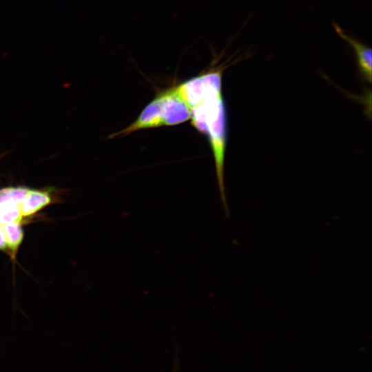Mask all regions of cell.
I'll list each match as a JSON object with an SVG mask.
<instances>
[{
    "label": "cell",
    "mask_w": 372,
    "mask_h": 372,
    "mask_svg": "<svg viewBox=\"0 0 372 372\" xmlns=\"http://www.w3.org/2000/svg\"><path fill=\"white\" fill-rule=\"evenodd\" d=\"M227 66L223 63L212 67L172 88L191 109L205 99L222 93L223 73Z\"/></svg>",
    "instance_id": "3957f363"
},
{
    "label": "cell",
    "mask_w": 372,
    "mask_h": 372,
    "mask_svg": "<svg viewBox=\"0 0 372 372\" xmlns=\"http://www.w3.org/2000/svg\"><path fill=\"white\" fill-rule=\"evenodd\" d=\"M4 233L7 247L15 254L23 238L20 223H13L1 226Z\"/></svg>",
    "instance_id": "8992f818"
},
{
    "label": "cell",
    "mask_w": 372,
    "mask_h": 372,
    "mask_svg": "<svg viewBox=\"0 0 372 372\" xmlns=\"http://www.w3.org/2000/svg\"><path fill=\"white\" fill-rule=\"evenodd\" d=\"M30 189L25 187H6L0 189V203L13 202L21 204Z\"/></svg>",
    "instance_id": "ba28073f"
},
{
    "label": "cell",
    "mask_w": 372,
    "mask_h": 372,
    "mask_svg": "<svg viewBox=\"0 0 372 372\" xmlns=\"http://www.w3.org/2000/svg\"><path fill=\"white\" fill-rule=\"evenodd\" d=\"M337 34L353 49L356 59L357 66L362 79L371 83V48L358 39L347 34L338 25L333 23Z\"/></svg>",
    "instance_id": "277c9868"
},
{
    "label": "cell",
    "mask_w": 372,
    "mask_h": 372,
    "mask_svg": "<svg viewBox=\"0 0 372 372\" xmlns=\"http://www.w3.org/2000/svg\"><path fill=\"white\" fill-rule=\"evenodd\" d=\"M192 125L206 135L214 156L221 199L228 215L224 186V165L227 135V111L222 93L212 96L190 109Z\"/></svg>",
    "instance_id": "6da1fadb"
},
{
    "label": "cell",
    "mask_w": 372,
    "mask_h": 372,
    "mask_svg": "<svg viewBox=\"0 0 372 372\" xmlns=\"http://www.w3.org/2000/svg\"><path fill=\"white\" fill-rule=\"evenodd\" d=\"M190 116L188 105L171 87L158 94L132 124L112 137L126 136L139 130L178 125L189 120Z\"/></svg>",
    "instance_id": "7a4b0ae2"
},
{
    "label": "cell",
    "mask_w": 372,
    "mask_h": 372,
    "mask_svg": "<svg viewBox=\"0 0 372 372\" xmlns=\"http://www.w3.org/2000/svg\"><path fill=\"white\" fill-rule=\"evenodd\" d=\"M22 217L20 204L13 202L0 203V226L20 223Z\"/></svg>",
    "instance_id": "52a82bcc"
},
{
    "label": "cell",
    "mask_w": 372,
    "mask_h": 372,
    "mask_svg": "<svg viewBox=\"0 0 372 372\" xmlns=\"http://www.w3.org/2000/svg\"><path fill=\"white\" fill-rule=\"evenodd\" d=\"M50 202L51 197L47 192L30 189L20 204L22 216L34 214Z\"/></svg>",
    "instance_id": "5b68a950"
},
{
    "label": "cell",
    "mask_w": 372,
    "mask_h": 372,
    "mask_svg": "<svg viewBox=\"0 0 372 372\" xmlns=\"http://www.w3.org/2000/svg\"><path fill=\"white\" fill-rule=\"evenodd\" d=\"M7 247V242L1 226H0V249H4Z\"/></svg>",
    "instance_id": "9c48e42d"
}]
</instances>
